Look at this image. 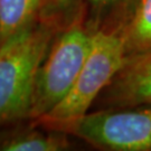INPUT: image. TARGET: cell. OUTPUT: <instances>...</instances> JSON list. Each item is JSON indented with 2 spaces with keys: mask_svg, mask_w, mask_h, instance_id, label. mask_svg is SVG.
Listing matches in <instances>:
<instances>
[{
  "mask_svg": "<svg viewBox=\"0 0 151 151\" xmlns=\"http://www.w3.org/2000/svg\"><path fill=\"white\" fill-rule=\"evenodd\" d=\"M40 127L100 150L151 151V104L93 110L75 119Z\"/></svg>",
  "mask_w": 151,
  "mask_h": 151,
  "instance_id": "cell-3",
  "label": "cell"
},
{
  "mask_svg": "<svg viewBox=\"0 0 151 151\" xmlns=\"http://www.w3.org/2000/svg\"><path fill=\"white\" fill-rule=\"evenodd\" d=\"M124 62L125 52L120 28L95 30L90 54L67 96L43 118L29 122L45 125L75 119L87 113Z\"/></svg>",
  "mask_w": 151,
  "mask_h": 151,
  "instance_id": "cell-4",
  "label": "cell"
},
{
  "mask_svg": "<svg viewBox=\"0 0 151 151\" xmlns=\"http://www.w3.org/2000/svg\"><path fill=\"white\" fill-rule=\"evenodd\" d=\"M70 135L25 121L0 131V151H63Z\"/></svg>",
  "mask_w": 151,
  "mask_h": 151,
  "instance_id": "cell-6",
  "label": "cell"
},
{
  "mask_svg": "<svg viewBox=\"0 0 151 151\" xmlns=\"http://www.w3.org/2000/svg\"><path fill=\"white\" fill-rule=\"evenodd\" d=\"M63 28L44 19L0 48V131L29 121L34 81L56 34Z\"/></svg>",
  "mask_w": 151,
  "mask_h": 151,
  "instance_id": "cell-1",
  "label": "cell"
},
{
  "mask_svg": "<svg viewBox=\"0 0 151 151\" xmlns=\"http://www.w3.org/2000/svg\"><path fill=\"white\" fill-rule=\"evenodd\" d=\"M50 15L62 26L67 25L80 12L82 0H48Z\"/></svg>",
  "mask_w": 151,
  "mask_h": 151,
  "instance_id": "cell-10",
  "label": "cell"
},
{
  "mask_svg": "<svg viewBox=\"0 0 151 151\" xmlns=\"http://www.w3.org/2000/svg\"><path fill=\"white\" fill-rule=\"evenodd\" d=\"M120 32L125 60L151 52V0H135Z\"/></svg>",
  "mask_w": 151,
  "mask_h": 151,
  "instance_id": "cell-8",
  "label": "cell"
},
{
  "mask_svg": "<svg viewBox=\"0 0 151 151\" xmlns=\"http://www.w3.org/2000/svg\"><path fill=\"white\" fill-rule=\"evenodd\" d=\"M151 104V52L127 58L93 104V110Z\"/></svg>",
  "mask_w": 151,
  "mask_h": 151,
  "instance_id": "cell-5",
  "label": "cell"
},
{
  "mask_svg": "<svg viewBox=\"0 0 151 151\" xmlns=\"http://www.w3.org/2000/svg\"><path fill=\"white\" fill-rule=\"evenodd\" d=\"M88 22L95 30L100 28H121L135 0H82Z\"/></svg>",
  "mask_w": 151,
  "mask_h": 151,
  "instance_id": "cell-9",
  "label": "cell"
},
{
  "mask_svg": "<svg viewBox=\"0 0 151 151\" xmlns=\"http://www.w3.org/2000/svg\"><path fill=\"white\" fill-rule=\"evenodd\" d=\"M0 48H1V40H0Z\"/></svg>",
  "mask_w": 151,
  "mask_h": 151,
  "instance_id": "cell-11",
  "label": "cell"
},
{
  "mask_svg": "<svg viewBox=\"0 0 151 151\" xmlns=\"http://www.w3.org/2000/svg\"><path fill=\"white\" fill-rule=\"evenodd\" d=\"M44 19L58 22L50 15L48 0H0L1 46L24 29Z\"/></svg>",
  "mask_w": 151,
  "mask_h": 151,
  "instance_id": "cell-7",
  "label": "cell"
},
{
  "mask_svg": "<svg viewBox=\"0 0 151 151\" xmlns=\"http://www.w3.org/2000/svg\"><path fill=\"white\" fill-rule=\"evenodd\" d=\"M94 32L83 5L80 12L56 34L36 72L30 122L49 113L67 96L90 54Z\"/></svg>",
  "mask_w": 151,
  "mask_h": 151,
  "instance_id": "cell-2",
  "label": "cell"
}]
</instances>
